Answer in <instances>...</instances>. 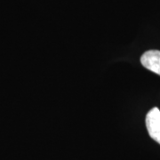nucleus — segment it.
I'll return each mask as SVG.
<instances>
[{
	"instance_id": "f257e3e1",
	"label": "nucleus",
	"mask_w": 160,
	"mask_h": 160,
	"mask_svg": "<svg viewBox=\"0 0 160 160\" xmlns=\"http://www.w3.org/2000/svg\"><path fill=\"white\" fill-rule=\"evenodd\" d=\"M146 127L149 136L160 144V110L153 108L146 115Z\"/></svg>"
},
{
	"instance_id": "f03ea898",
	"label": "nucleus",
	"mask_w": 160,
	"mask_h": 160,
	"mask_svg": "<svg viewBox=\"0 0 160 160\" xmlns=\"http://www.w3.org/2000/svg\"><path fill=\"white\" fill-rule=\"evenodd\" d=\"M141 63L144 68L160 76V51L149 50L141 57Z\"/></svg>"
}]
</instances>
